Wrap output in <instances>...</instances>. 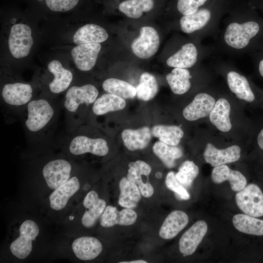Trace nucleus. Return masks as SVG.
I'll use <instances>...</instances> for the list:
<instances>
[{"label":"nucleus","mask_w":263,"mask_h":263,"mask_svg":"<svg viewBox=\"0 0 263 263\" xmlns=\"http://www.w3.org/2000/svg\"><path fill=\"white\" fill-rule=\"evenodd\" d=\"M260 30V25L253 20L232 21L224 30L223 40L228 48L242 50L249 45Z\"/></svg>","instance_id":"nucleus-1"},{"label":"nucleus","mask_w":263,"mask_h":263,"mask_svg":"<svg viewBox=\"0 0 263 263\" xmlns=\"http://www.w3.org/2000/svg\"><path fill=\"white\" fill-rule=\"evenodd\" d=\"M27 111L25 125L32 132H38L44 129L55 114L52 105L44 98L31 100L27 105Z\"/></svg>","instance_id":"nucleus-2"},{"label":"nucleus","mask_w":263,"mask_h":263,"mask_svg":"<svg viewBox=\"0 0 263 263\" xmlns=\"http://www.w3.org/2000/svg\"><path fill=\"white\" fill-rule=\"evenodd\" d=\"M98 95L97 88L92 84L73 86L66 93L64 108L68 115L76 116L81 107L94 104Z\"/></svg>","instance_id":"nucleus-3"},{"label":"nucleus","mask_w":263,"mask_h":263,"mask_svg":"<svg viewBox=\"0 0 263 263\" xmlns=\"http://www.w3.org/2000/svg\"><path fill=\"white\" fill-rule=\"evenodd\" d=\"M235 200L244 214L256 218L263 216V193L257 185H246L236 194Z\"/></svg>","instance_id":"nucleus-4"},{"label":"nucleus","mask_w":263,"mask_h":263,"mask_svg":"<svg viewBox=\"0 0 263 263\" xmlns=\"http://www.w3.org/2000/svg\"><path fill=\"white\" fill-rule=\"evenodd\" d=\"M33 44L31 28L24 23L13 25L8 38V48L15 58H21L27 56Z\"/></svg>","instance_id":"nucleus-5"},{"label":"nucleus","mask_w":263,"mask_h":263,"mask_svg":"<svg viewBox=\"0 0 263 263\" xmlns=\"http://www.w3.org/2000/svg\"><path fill=\"white\" fill-rule=\"evenodd\" d=\"M68 149L74 155L87 153L99 156H105L109 151L107 141L102 138H91L75 133L69 142Z\"/></svg>","instance_id":"nucleus-6"},{"label":"nucleus","mask_w":263,"mask_h":263,"mask_svg":"<svg viewBox=\"0 0 263 263\" xmlns=\"http://www.w3.org/2000/svg\"><path fill=\"white\" fill-rule=\"evenodd\" d=\"M160 38L157 31L150 26H143L139 36L131 44L133 53L141 59H148L157 52Z\"/></svg>","instance_id":"nucleus-7"},{"label":"nucleus","mask_w":263,"mask_h":263,"mask_svg":"<svg viewBox=\"0 0 263 263\" xmlns=\"http://www.w3.org/2000/svg\"><path fill=\"white\" fill-rule=\"evenodd\" d=\"M39 233L37 224L27 220L23 222L19 228V236L10 246L12 253L19 259L26 258L32 249V242Z\"/></svg>","instance_id":"nucleus-8"},{"label":"nucleus","mask_w":263,"mask_h":263,"mask_svg":"<svg viewBox=\"0 0 263 263\" xmlns=\"http://www.w3.org/2000/svg\"><path fill=\"white\" fill-rule=\"evenodd\" d=\"M219 4L201 8L192 14L181 16L179 23L182 31L191 34L205 29L215 17L217 6Z\"/></svg>","instance_id":"nucleus-9"},{"label":"nucleus","mask_w":263,"mask_h":263,"mask_svg":"<svg viewBox=\"0 0 263 263\" xmlns=\"http://www.w3.org/2000/svg\"><path fill=\"white\" fill-rule=\"evenodd\" d=\"M70 163L63 159H57L48 162L42 169V175L48 186L55 189L66 182L72 171Z\"/></svg>","instance_id":"nucleus-10"},{"label":"nucleus","mask_w":263,"mask_h":263,"mask_svg":"<svg viewBox=\"0 0 263 263\" xmlns=\"http://www.w3.org/2000/svg\"><path fill=\"white\" fill-rule=\"evenodd\" d=\"M33 90L30 84L23 82L5 84L2 87L1 95L7 105L18 108L27 105L32 100Z\"/></svg>","instance_id":"nucleus-11"},{"label":"nucleus","mask_w":263,"mask_h":263,"mask_svg":"<svg viewBox=\"0 0 263 263\" xmlns=\"http://www.w3.org/2000/svg\"><path fill=\"white\" fill-rule=\"evenodd\" d=\"M100 43H90L77 45L71 51L75 67L84 72L92 70L95 66L101 50Z\"/></svg>","instance_id":"nucleus-12"},{"label":"nucleus","mask_w":263,"mask_h":263,"mask_svg":"<svg viewBox=\"0 0 263 263\" xmlns=\"http://www.w3.org/2000/svg\"><path fill=\"white\" fill-rule=\"evenodd\" d=\"M207 231L206 222L200 220L184 232L179 242V250L184 257L190 256L194 253Z\"/></svg>","instance_id":"nucleus-13"},{"label":"nucleus","mask_w":263,"mask_h":263,"mask_svg":"<svg viewBox=\"0 0 263 263\" xmlns=\"http://www.w3.org/2000/svg\"><path fill=\"white\" fill-rule=\"evenodd\" d=\"M240 156L241 149L237 145L220 150L209 143L204 152L205 161L213 167L237 161Z\"/></svg>","instance_id":"nucleus-14"},{"label":"nucleus","mask_w":263,"mask_h":263,"mask_svg":"<svg viewBox=\"0 0 263 263\" xmlns=\"http://www.w3.org/2000/svg\"><path fill=\"white\" fill-rule=\"evenodd\" d=\"M215 99L205 93L198 94L192 102L183 112L184 118L188 121H195L209 115L215 103Z\"/></svg>","instance_id":"nucleus-15"},{"label":"nucleus","mask_w":263,"mask_h":263,"mask_svg":"<svg viewBox=\"0 0 263 263\" xmlns=\"http://www.w3.org/2000/svg\"><path fill=\"white\" fill-rule=\"evenodd\" d=\"M137 217L136 213L132 208H125L119 211L116 207L108 206L101 216L100 225L104 227L116 225H130L135 222Z\"/></svg>","instance_id":"nucleus-16"},{"label":"nucleus","mask_w":263,"mask_h":263,"mask_svg":"<svg viewBox=\"0 0 263 263\" xmlns=\"http://www.w3.org/2000/svg\"><path fill=\"white\" fill-rule=\"evenodd\" d=\"M83 204L86 210L82 217V224L85 227H92L104 212L106 203L104 200L99 198L95 191L92 190L85 197Z\"/></svg>","instance_id":"nucleus-17"},{"label":"nucleus","mask_w":263,"mask_h":263,"mask_svg":"<svg viewBox=\"0 0 263 263\" xmlns=\"http://www.w3.org/2000/svg\"><path fill=\"white\" fill-rule=\"evenodd\" d=\"M199 52L195 44L188 42L167 60L166 63L170 67L188 69L194 66L198 60Z\"/></svg>","instance_id":"nucleus-18"},{"label":"nucleus","mask_w":263,"mask_h":263,"mask_svg":"<svg viewBox=\"0 0 263 263\" xmlns=\"http://www.w3.org/2000/svg\"><path fill=\"white\" fill-rule=\"evenodd\" d=\"M48 69L54 77L49 84V90L52 93L59 94L68 89L73 79L71 71L63 67L57 60L49 62Z\"/></svg>","instance_id":"nucleus-19"},{"label":"nucleus","mask_w":263,"mask_h":263,"mask_svg":"<svg viewBox=\"0 0 263 263\" xmlns=\"http://www.w3.org/2000/svg\"><path fill=\"white\" fill-rule=\"evenodd\" d=\"M117 10L133 19L140 18L144 14L152 12L156 7V0H116Z\"/></svg>","instance_id":"nucleus-20"},{"label":"nucleus","mask_w":263,"mask_h":263,"mask_svg":"<svg viewBox=\"0 0 263 263\" xmlns=\"http://www.w3.org/2000/svg\"><path fill=\"white\" fill-rule=\"evenodd\" d=\"M75 256L83 261L92 260L97 257L102 250V245L96 238L83 236L74 241L72 244Z\"/></svg>","instance_id":"nucleus-21"},{"label":"nucleus","mask_w":263,"mask_h":263,"mask_svg":"<svg viewBox=\"0 0 263 263\" xmlns=\"http://www.w3.org/2000/svg\"><path fill=\"white\" fill-rule=\"evenodd\" d=\"M80 183L76 176H73L51 193L49 197L51 208L56 210L63 209L70 198L79 189Z\"/></svg>","instance_id":"nucleus-22"},{"label":"nucleus","mask_w":263,"mask_h":263,"mask_svg":"<svg viewBox=\"0 0 263 263\" xmlns=\"http://www.w3.org/2000/svg\"><path fill=\"white\" fill-rule=\"evenodd\" d=\"M212 181L216 184H220L228 181L231 189L238 192L242 189L246 185L245 177L240 171L232 170L228 166L222 165L215 167L211 173Z\"/></svg>","instance_id":"nucleus-23"},{"label":"nucleus","mask_w":263,"mask_h":263,"mask_svg":"<svg viewBox=\"0 0 263 263\" xmlns=\"http://www.w3.org/2000/svg\"><path fill=\"white\" fill-rule=\"evenodd\" d=\"M188 222V215L184 211L176 210L170 213L163 222L159 231L160 237L165 240L174 238Z\"/></svg>","instance_id":"nucleus-24"},{"label":"nucleus","mask_w":263,"mask_h":263,"mask_svg":"<svg viewBox=\"0 0 263 263\" xmlns=\"http://www.w3.org/2000/svg\"><path fill=\"white\" fill-rule=\"evenodd\" d=\"M226 82L229 90L237 98L249 103L254 101L255 94L244 76L235 71H230L226 75Z\"/></svg>","instance_id":"nucleus-25"},{"label":"nucleus","mask_w":263,"mask_h":263,"mask_svg":"<svg viewBox=\"0 0 263 263\" xmlns=\"http://www.w3.org/2000/svg\"><path fill=\"white\" fill-rule=\"evenodd\" d=\"M151 131L148 127L136 130L126 129L121 134L125 146L131 151L142 150L149 145L151 138Z\"/></svg>","instance_id":"nucleus-26"},{"label":"nucleus","mask_w":263,"mask_h":263,"mask_svg":"<svg viewBox=\"0 0 263 263\" xmlns=\"http://www.w3.org/2000/svg\"><path fill=\"white\" fill-rule=\"evenodd\" d=\"M108 34L101 26L95 24H87L79 28L73 37L75 44L101 43L108 38Z\"/></svg>","instance_id":"nucleus-27"},{"label":"nucleus","mask_w":263,"mask_h":263,"mask_svg":"<svg viewBox=\"0 0 263 263\" xmlns=\"http://www.w3.org/2000/svg\"><path fill=\"white\" fill-rule=\"evenodd\" d=\"M230 105L226 99L221 98L215 103L209 118L211 123L223 132L229 131L232 127L229 115Z\"/></svg>","instance_id":"nucleus-28"},{"label":"nucleus","mask_w":263,"mask_h":263,"mask_svg":"<svg viewBox=\"0 0 263 263\" xmlns=\"http://www.w3.org/2000/svg\"><path fill=\"white\" fill-rule=\"evenodd\" d=\"M119 205L125 208H132L136 207L141 195L138 186L127 177H123L119 183Z\"/></svg>","instance_id":"nucleus-29"},{"label":"nucleus","mask_w":263,"mask_h":263,"mask_svg":"<svg viewBox=\"0 0 263 263\" xmlns=\"http://www.w3.org/2000/svg\"><path fill=\"white\" fill-rule=\"evenodd\" d=\"M126 105L124 98L107 93L97 98L92 106V111L96 115H102L110 112L123 109Z\"/></svg>","instance_id":"nucleus-30"},{"label":"nucleus","mask_w":263,"mask_h":263,"mask_svg":"<svg viewBox=\"0 0 263 263\" xmlns=\"http://www.w3.org/2000/svg\"><path fill=\"white\" fill-rule=\"evenodd\" d=\"M192 76L186 68H173L166 75V80L172 92L176 94H183L190 88Z\"/></svg>","instance_id":"nucleus-31"},{"label":"nucleus","mask_w":263,"mask_h":263,"mask_svg":"<svg viewBox=\"0 0 263 263\" xmlns=\"http://www.w3.org/2000/svg\"><path fill=\"white\" fill-rule=\"evenodd\" d=\"M233 224L239 231L247 234L263 236V220L246 214H237L232 219Z\"/></svg>","instance_id":"nucleus-32"},{"label":"nucleus","mask_w":263,"mask_h":263,"mask_svg":"<svg viewBox=\"0 0 263 263\" xmlns=\"http://www.w3.org/2000/svg\"><path fill=\"white\" fill-rule=\"evenodd\" d=\"M102 88L107 93L124 99L133 98L136 95V88L125 81L115 78L106 79L103 82Z\"/></svg>","instance_id":"nucleus-33"},{"label":"nucleus","mask_w":263,"mask_h":263,"mask_svg":"<svg viewBox=\"0 0 263 263\" xmlns=\"http://www.w3.org/2000/svg\"><path fill=\"white\" fill-rule=\"evenodd\" d=\"M151 133L160 141L171 146L178 145L184 136L183 130L175 125H156L152 128Z\"/></svg>","instance_id":"nucleus-34"},{"label":"nucleus","mask_w":263,"mask_h":263,"mask_svg":"<svg viewBox=\"0 0 263 263\" xmlns=\"http://www.w3.org/2000/svg\"><path fill=\"white\" fill-rule=\"evenodd\" d=\"M153 153L168 168L175 166V160L182 156V150L176 146H171L161 141L154 143L152 147Z\"/></svg>","instance_id":"nucleus-35"},{"label":"nucleus","mask_w":263,"mask_h":263,"mask_svg":"<svg viewBox=\"0 0 263 263\" xmlns=\"http://www.w3.org/2000/svg\"><path fill=\"white\" fill-rule=\"evenodd\" d=\"M136 90V96L139 99L148 101L153 99L158 91V85L155 77L148 72L142 73Z\"/></svg>","instance_id":"nucleus-36"},{"label":"nucleus","mask_w":263,"mask_h":263,"mask_svg":"<svg viewBox=\"0 0 263 263\" xmlns=\"http://www.w3.org/2000/svg\"><path fill=\"white\" fill-rule=\"evenodd\" d=\"M223 0H176V10L181 16L192 14L199 9L222 2Z\"/></svg>","instance_id":"nucleus-37"},{"label":"nucleus","mask_w":263,"mask_h":263,"mask_svg":"<svg viewBox=\"0 0 263 263\" xmlns=\"http://www.w3.org/2000/svg\"><path fill=\"white\" fill-rule=\"evenodd\" d=\"M199 172L198 167L191 161H185L175 173L177 181L183 186L190 187Z\"/></svg>","instance_id":"nucleus-38"},{"label":"nucleus","mask_w":263,"mask_h":263,"mask_svg":"<svg viewBox=\"0 0 263 263\" xmlns=\"http://www.w3.org/2000/svg\"><path fill=\"white\" fill-rule=\"evenodd\" d=\"M129 168L127 178L137 185L145 182L142 180V176L148 177L151 171L150 166L142 160L130 162Z\"/></svg>","instance_id":"nucleus-39"},{"label":"nucleus","mask_w":263,"mask_h":263,"mask_svg":"<svg viewBox=\"0 0 263 263\" xmlns=\"http://www.w3.org/2000/svg\"><path fill=\"white\" fill-rule=\"evenodd\" d=\"M165 183L167 188L174 192L178 198L184 200L189 199V194L184 186L177 181L174 172L170 171L167 174Z\"/></svg>","instance_id":"nucleus-40"},{"label":"nucleus","mask_w":263,"mask_h":263,"mask_svg":"<svg viewBox=\"0 0 263 263\" xmlns=\"http://www.w3.org/2000/svg\"><path fill=\"white\" fill-rule=\"evenodd\" d=\"M46 6L54 12H66L74 9L80 0H44Z\"/></svg>","instance_id":"nucleus-41"},{"label":"nucleus","mask_w":263,"mask_h":263,"mask_svg":"<svg viewBox=\"0 0 263 263\" xmlns=\"http://www.w3.org/2000/svg\"><path fill=\"white\" fill-rule=\"evenodd\" d=\"M141 195L146 198L150 197L153 194L154 189L149 182H144L138 185Z\"/></svg>","instance_id":"nucleus-42"},{"label":"nucleus","mask_w":263,"mask_h":263,"mask_svg":"<svg viewBox=\"0 0 263 263\" xmlns=\"http://www.w3.org/2000/svg\"><path fill=\"white\" fill-rule=\"evenodd\" d=\"M257 143L258 147L263 150V128L259 132L257 137Z\"/></svg>","instance_id":"nucleus-43"},{"label":"nucleus","mask_w":263,"mask_h":263,"mask_svg":"<svg viewBox=\"0 0 263 263\" xmlns=\"http://www.w3.org/2000/svg\"><path fill=\"white\" fill-rule=\"evenodd\" d=\"M258 71L261 76L263 77V58L261 59L259 61Z\"/></svg>","instance_id":"nucleus-44"},{"label":"nucleus","mask_w":263,"mask_h":263,"mask_svg":"<svg viewBox=\"0 0 263 263\" xmlns=\"http://www.w3.org/2000/svg\"><path fill=\"white\" fill-rule=\"evenodd\" d=\"M147 261L143 260H136L131 261L121 262L120 263H147Z\"/></svg>","instance_id":"nucleus-45"},{"label":"nucleus","mask_w":263,"mask_h":263,"mask_svg":"<svg viewBox=\"0 0 263 263\" xmlns=\"http://www.w3.org/2000/svg\"><path fill=\"white\" fill-rule=\"evenodd\" d=\"M69 219H70V220H73V219H74V217H73V216H70V217H69Z\"/></svg>","instance_id":"nucleus-46"}]
</instances>
